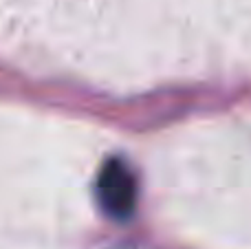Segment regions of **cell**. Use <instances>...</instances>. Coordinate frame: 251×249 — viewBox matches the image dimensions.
Listing matches in <instances>:
<instances>
[{
  "label": "cell",
  "instance_id": "cell-1",
  "mask_svg": "<svg viewBox=\"0 0 251 249\" xmlns=\"http://www.w3.org/2000/svg\"><path fill=\"white\" fill-rule=\"evenodd\" d=\"M97 197L106 214L115 219H126L132 214L137 201V181L124 161L113 159L101 168L97 179Z\"/></svg>",
  "mask_w": 251,
  "mask_h": 249
}]
</instances>
